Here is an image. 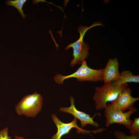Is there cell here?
Segmentation results:
<instances>
[{
    "mask_svg": "<svg viewBox=\"0 0 139 139\" xmlns=\"http://www.w3.org/2000/svg\"><path fill=\"white\" fill-rule=\"evenodd\" d=\"M128 85L127 83L118 85L112 82L105 83L100 87H97L93 97L96 109L99 110L105 109L107 103L115 100L123 91L128 88Z\"/></svg>",
    "mask_w": 139,
    "mask_h": 139,
    "instance_id": "6da1fadb",
    "label": "cell"
},
{
    "mask_svg": "<svg viewBox=\"0 0 139 139\" xmlns=\"http://www.w3.org/2000/svg\"><path fill=\"white\" fill-rule=\"evenodd\" d=\"M43 98L35 91L23 97L15 106L16 114L27 117L34 118L40 112L43 104Z\"/></svg>",
    "mask_w": 139,
    "mask_h": 139,
    "instance_id": "7a4b0ae2",
    "label": "cell"
},
{
    "mask_svg": "<svg viewBox=\"0 0 139 139\" xmlns=\"http://www.w3.org/2000/svg\"><path fill=\"white\" fill-rule=\"evenodd\" d=\"M81 66L74 73L67 76L58 74L54 78L55 82L59 84L64 83V81L71 78H76L79 81L97 82L103 81V69L94 70L90 68L84 60Z\"/></svg>",
    "mask_w": 139,
    "mask_h": 139,
    "instance_id": "3957f363",
    "label": "cell"
},
{
    "mask_svg": "<svg viewBox=\"0 0 139 139\" xmlns=\"http://www.w3.org/2000/svg\"><path fill=\"white\" fill-rule=\"evenodd\" d=\"M98 25L103 26L101 22H97L89 27L81 25L78 27V31L80 34L79 39L74 42L69 44L65 49L67 50L71 47L73 48L74 58L71 62L70 65L71 67L76 64H81L88 57L89 47L88 44L83 41V37L88 30Z\"/></svg>",
    "mask_w": 139,
    "mask_h": 139,
    "instance_id": "277c9868",
    "label": "cell"
},
{
    "mask_svg": "<svg viewBox=\"0 0 139 139\" xmlns=\"http://www.w3.org/2000/svg\"><path fill=\"white\" fill-rule=\"evenodd\" d=\"M104 116L106 119L105 124L108 127L114 124L124 125L129 129L133 120L130 119L131 116L138 109L133 106L126 112H124L115 109L108 103L105 109Z\"/></svg>",
    "mask_w": 139,
    "mask_h": 139,
    "instance_id": "5b68a950",
    "label": "cell"
},
{
    "mask_svg": "<svg viewBox=\"0 0 139 139\" xmlns=\"http://www.w3.org/2000/svg\"><path fill=\"white\" fill-rule=\"evenodd\" d=\"M51 117L53 121L57 128V133L52 137L51 139H60L63 136L68 133L73 128H76V132L78 134L81 133L84 134H89L91 132H93L94 134H95L101 132V129L100 128L95 130L89 131L79 127L77 124V119L75 118L70 123H65L60 121L55 114H52Z\"/></svg>",
    "mask_w": 139,
    "mask_h": 139,
    "instance_id": "8992f818",
    "label": "cell"
},
{
    "mask_svg": "<svg viewBox=\"0 0 139 139\" xmlns=\"http://www.w3.org/2000/svg\"><path fill=\"white\" fill-rule=\"evenodd\" d=\"M132 91L129 88L123 91L117 98L111 102V107L115 110L124 112L134 106V103L139 99L131 95Z\"/></svg>",
    "mask_w": 139,
    "mask_h": 139,
    "instance_id": "52a82bcc",
    "label": "cell"
},
{
    "mask_svg": "<svg viewBox=\"0 0 139 139\" xmlns=\"http://www.w3.org/2000/svg\"><path fill=\"white\" fill-rule=\"evenodd\" d=\"M70 99L71 105L70 107H61L59 109L60 111L67 112L73 115L74 118L80 120L81 121V127L83 128L86 126L88 124H91L96 128H98L99 124L93 120V119L97 115H100V113L95 114L93 116L91 117L90 115H88L84 112L77 110L75 108L74 101L73 97L71 96Z\"/></svg>",
    "mask_w": 139,
    "mask_h": 139,
    "instance_id": "ba28073f",
    "label": "cell"
},
{
    "mask_svg": "<svg viewBox=\"0 0 139 139\" xmlns=\"http://www.w3.org/2000/svg\"><path fill=\"white\" fill-rule=\"evenodd\" d=\"M119 65L117 58L109 59L103 68V81L105 83L115 81L118 79L120 75Z\"/></svg>",
    "mask_w": 139,
    "mask_h": 139,
    "instance_id": "9c48e42d",
    "label": "cell"
},
{
    "mask_svg": "<svg viewBox=\"0 0 139 139\" xmlns=\"http://www.w3.org/2000/svg\"><path fill=\"white\" fill-rule=\"evenodd\" d=\"M117 85H120L127 82L138 83L139 82V75H133L132 73L129 70H124L120 73V75L118 79L113 82Z\"/></svg>",
    "mask_w": 139,
    "mask_h": 139,
    "instance_id": "30bf717a",
    "label": "cell"
},
{
    "mask_svg": "<svg viewBox=\"0 0 139 139\" xmlns=\"http://www.w3.org/2000/svg\"><path fill=\"white\" fill-rule=\"evenodd\" d=\"M27 1L26 0H10L6 1L5 3L6 5L13 6L16 8L20 14L22 18L24 19L26 17V15L24 14L22 7Z\"/></svg>",
    "mask_w": 139,
    "mask_h": 139,
    "instance_id": "8fae6325",
    "label": "cell"
},
{
    "mask_svg": "<svg viewBox=\"0 0 139 139\" xmlns=\"http://www.w3.org/2000/svg\"><path fill=\"white\" fill-rule=\"evenodd\" d=\"M114 134L116 139H139V135L131 134L128 136L124 132L119 131H115Z\"/></svg>",
    "mask_w": 139,
    "mask_h": 139,
    "instance_id": "7c38bea8",
    "label": "cell"
},
{
    "mask_svg": "<svg viewBox=\"0 0 139 139\" xmlns=\"http://www.w3.org/2000/svg\"><path fill=\"white\" fill-rule=\"evenodd\" d=\"M132 135H139V118H135L129 129Z\"/></svg>",
    "mask_w": 139,
    "mask_h": 139,
    "instance_id": "4fadbf2b",
    "label": "cell"
},
{
    "mask_svg": "<svg viewBox=\"0 0 139 139\" xmlns=\"http://www.w3.org/2000/svg\"><path fill=\"white\" fill-rule=\"evenodd\" d=\"M8 128L6 127L0 131V139H11V136L8 135Z\"/></svg>",
    "mask_w": 139,
    "mask_h": 139,
    "instance_id": "5bb4252c",
    "label": "cell"
},
{
    "mask_svg": "<svg viewBox=\"0 0 139 139\" xmlns=\"http://www.w3.org/2000/svg\"><path fill=\"white\" fill-rule=\"evenodd\" d=\"M14 139H26L24 137L18 136L17 135H15L14 136Z\"/></svg>",
    "mask_w": 139,
    "mask_h": 139,
    "instance_id": "9a60e30c",
    "label": "cell"
}]
</instances>
